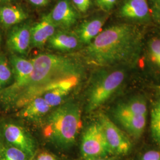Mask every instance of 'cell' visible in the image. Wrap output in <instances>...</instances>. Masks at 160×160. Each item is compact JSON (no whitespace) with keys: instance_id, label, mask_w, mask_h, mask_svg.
I'll list each match as a JSON object with an SVG mask.
<instances>
[{"instance_id":"26","label":"cell","mask_w":160,"mask_h":160,"mask_svg":"<svg viewBox=\"0 0 160 160\" xmlns=\"http://www.w3.org/2000/svg\"><path fill=\"white\" fill-rule=\"evenodd\" d=\"M118 0H96L97 6L104 12H109L113 9Z\"/></svg>"},{"instance_id":"5","label":"cell","mask_w":160,"mask_h":160,"mask_svg":"<svg viewBox=\"0 0 160 160\" xmlns=\"http://www.w3.org/2000/svg\"><path fill=\"white\" fill-rule=\"evenodd\" d=\"M10 64L13 80L10 86L0 92V100L11 106L18 94L29 81L33 71V63L32 60L12 55L10 58Z\"/></svg>"},{"instance_id":"27","label":"cell","mask_w":160,"mask_h":160,"mask_svg":"<svg viewBox=\"0 0 160 160\" xmlns=\"http://www.w3.org/2000/svg\"><path fill=\"white\" fill-rule=\"evenodd\" d=\"M140 160H160V151L149 150L143 154Z\"/></svg>"},{"instance_id":"22","label":"cell","mask_w":160,"mask_h":160,"mask_svg":"<svg viewBox=\"0 0 160 160\" xmlns=\"http://www.w3.org/2000/svg\"><path fill=\"white\" fill-rule=\"evenodd\" d=\"M0 160H31L22 150L11 145L2 142L0 151Z\"/></svg>"},{"instance_id":"31","label":"cell","mask_w":160,"mask_h":160,"mask_svg":"<svg viewBox=\"0 0 160 160\" xmlns=\"http://www.w3.org/2000/svg\"><path fill=\"white\" fill-rule=\"evenodd\" d=\"M1 133H0V151H1V145H2V139H1Z\"/></svg>"},{"instance_id":"12","label":"cell","mask_w":160,"mask_h":160,"mask_svg":"<svg viewBox=\"0 0 160 160\" xmlns=\"http://www.w3.org/2000/svg\"><path fill=\"white\" fill-rule=\"evenodd\" d=\"M57 28L49 14L43 16L40 20L31 27L30 46L38 48L43 47L56 32Z\"/></svg>"},{"instance_id":"6","label":"cell","mask_w":160,"mask_h":160,"mask_svg":"<svg viewBox=\"0 0 160 160\" xmlns=\"http://www.w3.org/2000/svg\"><path fill=\"white\" fill-rule=\"evenodd\" d=\"M81 153L83 158L106 157L112 155L98 121L86 128L81 139Z\"/></svg>"},{"instance_id":"4","label":"cell","mask_w":160,"mask_h":160,"mask_svg":"<svg viewBox=\"0 0 160 160\" xmlns=\"http://www.w3.org/2000/svg\"><path fill=\"white\" fill-rule=\"evenodd\" d=\"M126 77L123 69L102 68L94 75L88 91L86 110L92 112L103 106L117 92Z\"/></svg>"},{"instance_id":"29","label":"cell","mask_w":160,"mask_h":160,"mask_svg":"<svg viewBox=\"0 0 160 160\" xmlns=\"http://www.w3.org/2000/svg\"><path fill=\"white\" fill-rule=\"evenodd\" d=\"M33 5L37 7H45L47 6L49 0H28Z\"/></svg>"},{"instance_id":"30","label":"cell","mask_w":160,"mask_h":160,"mask_svg":"<svg viewBox=\"0 0 160 160\" xmlns=\"http://www.w3.org/2000/svg\"><path fill=\"white\" fill-rule=\"evenodd\" d=\"M80 160H117L113 158H110L108 157H98V158H83Z\"/></svg>"},{"instance_id":"16","label":"cell","mask_w":160,"mask_h":160,"mask_svg":"<svg viewBox=\"0 0 160 160\" xmlns=\"http://www.w3.org/2000/svg\"><path fill=\"white\" fill-rule=\"evenodd\" d=\"M114 117L132 137L139 138L143 134L147 124V116L114 114Z\"/></svg>"},{"instance_id":"1","label":"cell","mask_w":160,"mask_h":160,"mask_svg":"<svg viewBox=\"0 0 160 160\" xmlns=\"http://www.w3.org/2000/svg\"><path fill=\"white\" fill-rule=\"evenodd\" d=\"M33 71L18 94L12 107L21 109L35 97L57 88L72 91L84 77L82 64L74 58L57 54H40L32 59Z\"/></svg>"},{"instance_id":"33","label":"cell","mask_w":160,"mask_h":160,"mask_svg":"<svg viewBox=\"0 0 160 160\" xmlns=\"http://www.w3.org/2000/svg\"><path fill=\"white\" fill-rule=\"evenodd\" d=\"M0 42H1V39H0Z\"/></svg>"},{"instance_id":"18","label":"cell","mask_w":160,"mask_h":160,"mask_svg":"<svg viewBox=\"0 0 160 160\" xmlns=\"http://www.w3.org/2000/svg\"><path fill=\"white\" fill-rule=\"evenodd\" d=\"M28 18V14L18 6H4L0 7V22L5 27L14 26Z\"/></svg>"},{"instance_id":"2","label":"cell","mask_w":160,"mask_h":160,"mask_svg":"<svg viewBox=\"0 0 160 160\" xmlns=\"http://www.w3.org/2000/svg\"><path fill=\"white\" fill-rule=\"evenodd\" d=\"M142 41V31L137 25L114 24L87 45L82 55L87 64L100 68L132 64L139 57Z\"/></svg>"},{"instance_id":"9","label":"cell","mask_w":160,"mask_h":160,"mask_svg":"<svg viewBox=\"0 0 160 160\" xmlns=\"http://www.w3.org/2000/svg\"><path fill=\"white\" fill-rule=\"evenodd\" d=\"M31 27L30 23H20L9 32L7 44L12 51L19 55L28 53L31 43Z\"/></svg>"},{"instance_id":"23","label":"cell","mask_w":160,"mask_h":160,"mask_svg":"<svg viewBox=\"0 0 160 160\" xmlns=\"http://www.w3.org/2000/svg\"><path fill=\"white\" fill-rule=\"evenodd\" d=\"M148 53L151 62L160 69V38L155 37L149 40Z\"/></svg>"},{"instance_id":"3","label":"cell","mask_w":160,"mask_h":160,"mask_svg":"<svg viewBox=\"0 0 160 160\" xmlns=\"http://www.w3.org/2000/svg\"><path fill=\"white\" fill-rule=\"evenodd\" d=\"M81 126L78 104L67 102L56 107L46 116L42 132L45 138L58 146L68 148L75 143Z\"/></svg>"},{"instance_id":"15","label":"cell","mask_w":160,"mask_h":160,"mask_svg":"<svg viewBox=\"0 0 160 160\" xmlns=\"http://www.w3.org/2000/svg\"><path fill=\"white\" fill-rule=\"evenodd\" d=\"M52 109L42 96L35 97L26 104L18 112V115L29 120L41 119L48 114Z\"/></svg>"},{"instance_id":"24","label":"cell","mask_w":160,"mask_h":160,"mask_svg":"<svg viewBox=\"0 0 160 160\" xmlns=\"http://www.w3.org/2000/svg\"><path fill=\"white\" fill-rule=\"evenodd\" d=\"M151 19L160 25V0H148Z\"/></svg>"},{"instance_id":"14","label":"cell","mask_w":160,"mask_h":160,"mask_svg":"<svg viewBox=\"0 0 160 160\" xmlns=\"http://www.w3.org/2000/svg\"><path fill=\"white\" fill-rule=\"evenodd\" d=\"M49 47L60 51H72L82 45L75 33L57 30L48 42Z\"/></svg>"},{"instance_id":"25","label":"cell","mask_w":160,"mask_h":160,"mask_svg":"<svg viewBox=\"0 0 160 160\" xmlns=\"http://www.w3.org/2000/svg\"><path fill=\"white\" fill-rule=\"evenodd\" d=\"M75 8L80 12H87L92 5V0H72Z\"/></svg>"},{"instance_id":"21","label":"cell","mask_w":160,"mask_h":160,"mask_svg":"<svg viewBox=\"0 0 160 160\" xmlns=\"http://www.w3.org/2000/svg\"><path fill=\"white\" fill-rule=\"evenodd\" d=\"M13 74L12 67L7 58L0 55V92L12 84Z\"/></svg>"},{"instance_id":"8","label":"cell","mask_w":160,"mask_h":160,"mask_svg":"<svg viewBox=\"0 0 160 160\" xmlns=\"http://www.w3.org/2000/svg\"><path fill=\"white\" fill-rule=\"evenodd\" d=\"M2 136L6 142L22 150L32 160L36 147L34 139L23 126L15 123H6L2 126Z\"/></svg>"},{"instance_id":"13","label":"cell","mask_w":160,"mask_h":160,"mask_svg":"<svg viewBox=\"0 0 160 160\" xmlns=\"http://www.w3.org/2000/svg\"><path fill=\"white\" fill-rule=\"evenodd\" d=\"M108 17L98 16L87 20L81 23L75 29V33L77 36L81 44L88 45L102 31L104 24Z\"/></svg>"},{"instance_id":"32","label":"cell","mask_w":160,"mask_h":160,"mask_svg":"<svg viewBox=\"0 0 160 160\" xmlns=\"http://www.w3.org/2000/svg\"><path fill=\"white\" fill-rule=\"evenodd\" d=\"M10 1V0H0V1Z\"/></svg>"},{"instance_id":"28","label":"cell","mask_w":160,"mask_h":160,"mask_svg":"<svg viewBox=\"0 0 160 160\" xmlns=\"http://www.w3.org/2000/svg\"><path fill=\"white\" fill-rule=\"evenodd\" d=\"M36 160H58L55 156L47 152H43L38 155Z\"/></svg>"},{"instance_id":"11","label":"cell","mask_w":160,"mask_h":160,"mask_svg":"<svg viewBox=\"0 0 160 160\" xmlns=\"http://www.w3.org/2000/svg\"><path fill=\"white\" fill-rule=\"evenodd\" d=\"M48 14L53 24L62 29L72 27L78 19V13L69 0H59Z\"/></svg>"},{"instance_id":"20","label":"cell","mask_w":160,"mask_h":160,"mask_svg":"<svg viewBox=\"0 0 160 160\" xmlns=\"http://www.w3.org/2000/svg\"><path fill=\"white\" fill-rule=\"evenodd\" d=\"M72 90L65 88H57L44 93L43 97L52 108H56L62 104L64 100Z\"/></svg>"},{"instance_id":"19","label":"cell","mask_w":160,"mask_h":160,"mask_svg":"<svg viewBox=\"0 0 160 160\" xmlns=\"http://www.w3.org/2000/svg\"><path fill=\"white\" fill-rule=\"evenodd\" d=\"M150 128L153 140L160 145V98L155 102L151 109Z\"/></svg>"},{"instance_id":"7","label":"cell","mask_w":160,"mask_h":160,"mask_svg":"<svg viewBox=\"0 0 160 160\" xmlns=\"http://www.w3.org/2000/svg\"><path fill=\"white\" fill-rule=\"evenodd\" d=\"M98 122L102 126L112 154L124 155L128 154L132 143L126 134L104 113L98 115Z\"/></svg>"},{"instance_id":"17","label":"cell","mask_w":160,"mask_h":160,"mask_svg":"<svg viewBox=\"0 0 160 160\" xmlns=\"http://www.w3.org/2000/svg\"><path fill=\"white\" fill-rule=\"evenodd\" d=\"M148 108L147 102L140 96L132 97L125 102L119 103L113 110L114 114H130L147 116Z\"/></svg>"},{"instance_id":"10","label":"cell","mask_w":160,"mask_h":160,"mask_svg":"<svg viewBox=\"0 0 160 160\" xmlns=\"http://www.w3.org/2000/svg\"><path fill=\"white\" fill-rule=\"evenodd\" d=\"M121 17L135 23H147L151 19L148 0H124L119 10Z\"/></svg>"}]
</instances>
